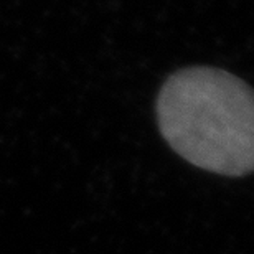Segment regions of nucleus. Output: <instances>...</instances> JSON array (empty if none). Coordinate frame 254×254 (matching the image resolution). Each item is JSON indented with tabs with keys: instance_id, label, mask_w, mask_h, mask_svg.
<instances>
[{
	"instance_id": "f257e3e1",
	"label": "nucleus",
	"mask_w": 254,
	"mask_h": 254,
	"mask_svg": "<svg viewBox=\"0 0 254 254\" xmlns=\"http://www.w3.org/2000/svg\"><path fill=\"white\" fill-rule=\"evenodd\" d=\"M165 142L191 165L226 177L254 172V89L228 71L187 68L157 98Z\"/></svg>"
}]
</instances>
